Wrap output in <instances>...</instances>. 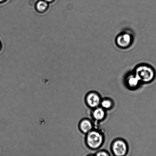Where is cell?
<instances>
[{
    "label": "cell",
    "instance_id": "4fadbf2b",
    "mask_svg": "<svg viewBox=\"0 0 156 156\" xmlns=\"http://www.w3.org/2000/svg\"><path fill=\"white\" fill-rule=\"evenodd\" d=\"M7 1V0H0V4H3V3L6 2Z\"/></svg>",
    "mask_w": 156,
    "mask_h": 156
},
{
    "label": "cell",
    "instance_id": "5b68a950",
    "mask_svg": "<svg viewBox=\"0 0 156 156\" xmlns=\"http://www.w3.org/2000/svg\"><path fill=\"white\" fill-rule=\"evenodd\" d=\"M123 83L125 88L130 91H136L140 88L143 84L133 71L128 72L123 78Z\"/></svg>",
    "mask_w": 156,
    "mask_h": 156
},
{
    "label": "cell",
    "instance_id": "ba28073f",
    "mask_svg": "<svg viewBox=\"0 0 156 156\" xmlns=\"http://www.w3.org/2000/svg\"><path fill=\"white\" fill-rule=\"evenodd\" d=\"M96 126H97L95 124L92 119L88 118H84L81 119L78 124L79 131L85 135L92 130Z\"/></svg>",
    "mask_w": 156,
    "mask_h": 156
},
{
    "label": "cell",
    "instance_id": "5bb4252c",
    "mask_svg": "<svg viewBox=\"0 0 156 156\" xmlns=\"http://www.w3.org/2000/svg\"><path fill=\"white\" fill-rule=\"evenodd\" d=\"M2 44L1 41H0V52L1 51L2 49Z\"/></svg>",
    "mask_w": 156,
    "mask_h": 156
},
{
    "label": "cell",
    "instance_id": "3957f363",
    "mask_svg": "<svg viewBox=\"0 0 156 156\" xmlns=\"http://www.w3.org/2000/svg\"><path fill=\"white\" fill-rule=\"evenodd\" d=\"M110 150L112 155L126 156L129 153V144L124 139L118 137L115 139L112 142L110 145Z\"/></svg>",
    "mask_w": 156,
    "mask_h": 156
},
{
    "label": "cell",
    "instance_id": "6da1fadb",
    "mask_svg": "<svg viewBox=\"0 0 156 156\" xmlns=\"http://www.w3.org/2000/svg\"><path fill=\"white\" fill-rule=\"evenodd\" d=\"M105 132L98 126L85 135V146L91 151H96L100 149L105 144Z\"/></svg>",
    "mask_w": 156,
    "mask_h": 156
},
{
    "label": "cell",
    "instance_id": "7c38bea8",
    "mask_svg": "<svg viewBox=\"0 0 156 156\" xmlns=\"http://www.w3.org/2000/svg\"><path fill=\"white\" fill-rule=\"evenodd\" d=\"M44 1L47 2L49 3V4H50V3L53 2L55 0H44Z\"/></svg>",
    "mask_w": 156,
    "mask_h": 156
},
{
    "label": "cell",
    "instance_id": "9c48e42d",
    "mask_svg": "<svg viewBox=\"0 0 156 156\" xmlns=\"http://www.w3.org/2000/svg\"><path fill=\"white\" fill-rule=\"evenodd\" d=\"M115 103L112 99L109 97L102 98L100 106L107 111H111L114 108Z\"/></svg>",
    "mask_w": 156,
    "mask_h": 156
},
{
    "label": "cell",
    "instance_id": "8992f818",
    "mask_svg": "<svg viewBox=\"0 0 156 156\" xmlns=\"http://www.w3.org/2000/svg\"><path fill=\"white\" fill-rule=\"evenodd\" d=\"M102 98L98 92L93 90L88 92L85 95L84 102L86 105L91 110L100 106Z\"/></svg>",
    "mask_w": 156,
    "mask_h": 156
},
{
    "label": "cell",
    "instance_id": "52a82bcc",
    "mask_svg": "<svg viewBox=\"0 0 156 156\" xmlns=\"http://www.w3.org/2000/svg\"><path fill=\"white\" fill-rule=\"evenodd\" d=\"M91 119L96 126L103 122L108 117V111L100 106L91 110L90 113Z\"/></svg>",
    "mask_w": 156,
    "mask_h": 156
},
{
    "label": "cell",
    "instance_id": "8fae6325",
    "mask_svg": "<svg viewBox=\"0 0 156 156\" xmlns=\"http://www.w3.org/2000/svg\"><path fill=\"white\" fill-rule=\"evenodd\" d=\"M89 156H110L111 155V153L105 149H99L96 151L94 154L91 155H88Z\"/></svg>",
    "mask_w": 156,
    "mask_h": 156
},
{
    "label": "cell",
    "instance_id": "30bf717a",
    "mask_svg": "<svg viewBox=\"0 0 156 156\" xmlns=\"http://www.w3.org/2000/svg\"><path fill=\"white\" fill-rule=\"evenodd\" d=\"M49 3L44 0H39L35 5V9L38 13H45L48 10Z\"/></svg>",
    "mask_w": 156,
    "mask_h": 156
},
{
    "label": "cell",
    "instance_id": "7a4b0ae2",
    "mask_svg": "<svg viewBox=\"0 0 156 156\" xmlns=\"http://www.w3.org/2000/svg\"><path fill=\"white\" fill-rule=\"evenodd\" d=\"M133 71L141 81L143 85L152 83L156 78L155 69L148 64H138L136 66Z\"/></svg>",
    "mask_w": 156,
    "mask_h": 156
},
{
    "label": "cell",
    "instance_id": "277c9868",
    "mask_svg": "<svg viewBox=\"0 0 156 156\" xmlns=\"http://www.w3.org/2000/svg\"><path fill=\"white\" fill-rule=\"evenodd\" d=\"M134 41L133 34L128 30H124L119 34L115 40L117 47L123 49L129 48L132 45Z\"/></svg>",
    "mask_w": 156,
    "mask_h": 156
}]
</instances>
